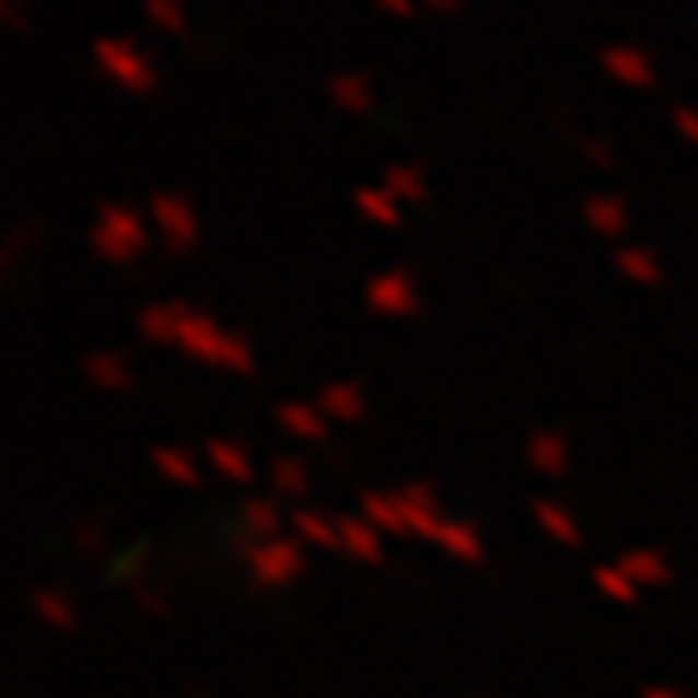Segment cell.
<instances>
[{"label":"cell","mask_w":698,"mask_h":698,"mask_svg":"<svg viewBox=\"0 0 698 698\" xmlns=\"http://www.w3.org/2000/svg\"><path fill=\"white\" fill-rule=\"evenodd\" d=\"M602 63H606L615 77H623V81H631V84L652 81L644 51H636V47H610V51H602Z\"/></svg>","instance_id":"cell-25"},{"label":"cell","mask_w":698,"mask_h":698,"mask_svg":"<svg viewBox=\"0 0 698 698\" xmlns=\"http://www.w3.org/2000/svg\"><path fill=\"white\" fill-rule=\"evenodd\" d=\"M618 568L636 581V585H665L673 577L670 560L656 551V547H640V551H627L623 560H618Z\"/></svg>","instance_id":"cell-15"},{"label":"cell","mask_w":698,"mask_h":698,"mask_svg":"<svg viewBox=\"0 0 698 698\" xmlns=\"http://www.w3.org/2000/svg\"><path fill=\"white\" fill-rule=\"evenodd\" d=\"M379 4H387V9H396V13H404V9H408V0H379Z\"/></svg>","instance_id":"cell-39"},{"label":"cell","mask_w":698,"mask_h":698,"mask_svg":"<svg viewBox=\"0 0 698 698\" xmlns=\"http://www.w3.org/2000/svg\"><path fill=\"white\" fill-rule=\"evenodd\" d=\"M585 219H590L602 236H618V232L627 228V207H623V198H615V194H593V198H585Z\"/></svg>","instance_id":"cell-20"},{"label":"cell","mask_w":698,"mask_h":698,"mask_svg":"<svg viewBox=\"0 0 698 698\" xmlns=\"http://www.w3.org/2000/svg\"><path fill=\"white\" fill-rule=\"evenodd\" d=\"M177 312L182 303H152L139 312V333L152 346H177Z\"/></svg>","instance_id":"cell-17"},{"label":"cell","mask_w":698,"mask_h":698,"mask_svg":"<svg viewBox=\"0 0 698 698\" xmlns=\"http://www.w3.org/2000/svg\"><path fill=\"white\" fill-rule=\"evenodd\" d=\"M673 118H677V127H682V131H686V135H690V139L698 143V109L677 106V109H673Z\"/></svg>","instance_id":"cell-35"},{"label":"cell","mask_w":698,"mask_h":698,"mask_svg":"<svg viewBox=\"0 0 698 698\" xmlns=\"http://www.w3.org/2000/svg\"><path fill=\"white\" fill-rule=\"evenodd\" d=\"M316 408L328 421H358L367 412V396H362L358 383H328L321 392V400H316Z\"/></svg>","instance_id":"cell-11"},{"label":"cell","mask_w":698,"mask_h":698,"mask_svg":"<svg viewBox=\"0 0 698 698\" xmlns=\"http://www.w3.org/2000/svg\"><path fill=\"white\" fill-rule=\"evenodd\" d=\"M353 202H358V211H362V216L375 219V223H383V228H396V223H400V211H396V198H392L387 189L362 186L358 194H353Z\"/></svg>","instance_id":"cell-27"},{"label":"cell","mask_w":698,"mask_h":698,"mask_svg":"<svg viewBox=\"0 0 698 698\" xmlns=\"http://www.w3.org/2000/svg\"><path fill=\"white\" fill-rule=\"evenodd\" d=\"M143 9H148V18H152L156 26H168V30L182 26V9H177V0H143Z\"/></svg>","instance_id":"cell-32"},{"label":"cell","mask_w":698,"mask_h":698,"mask_svg":"<svg viewBox=\"0 0 698 698\" xmlns=\"http://www.w3.org/2000/svg\"><path fill=\"white\" fill-rule=\"evenodd\" d=\"M84 375H89L93 387H102V392H127L135 383L131 367H127L123 353H89V358H84Z\"/></svg>","instance_id":"cell-12"},{"label":"cell","mask_w":698,"mask_h":698,"mask_svg":"<svg viewBox=\"0 0 698 698\" xmlns=\"http://www.w3.org/2000/svg\"><path fill=\"white\" fill-rule=\"evenodd\" d=\"M328 93L349 109H367V84L358 72H337L333 81H328Z\"/></svg>","instance_id":"cell-30"},{"label":"cell","mask_w":698,"mask_h":698,"mask_svg":"<svg viewBox=\"0 0 698 698\" xmlns=\"http://www.w3.org/2000/svg\"><path fill=\"white\" fill-rule=\"evenodd\" d=\"M34 615L43 618V623H51L59 631H68V627H77V610H72V602L63 597V593L55 590H34Z\"/></svg>","instance_id":"cell-26"},{"label":"cell","mask_w":698,"mask_h":698,"mask_svg":"<svg viewBox=\"0 0 698 698\" xmlns=\"http://www.w3.org/2000/svg\"><path fill=\"white\" fill-rule=\"evenodd\" d=\"M531 467H535L538 476H565V467H568V442L560 438V433H551V430H543L531 438Z\"/></svg>","instance_id":"cell-16"},{"label":"cell","mask_w":698,"mask_h":698,"mask_svg":"<svg viewBox=\"0 0 698 698\" xmlns=\"http://www.w3.org/2000/svg\"><path fill=\"white\" fill-rule=\"evenodd\" d=\"M135 602H139V606H143V610H148V615H168V602H164L161 593H152L148 590V585H135Z\"/></svg>","instance_id":"cell-34"},{"label":"cell","mask_w":698,"mask_h":698,"mask_svg":"<svg viewBox=\"0 0 698 698\" xmlns=\"http://www.w3.org/2000/svg\"><path fill=\"white\" fill-rule=\"evenodd\" d=\"M307 467L291 455H278L269 463V488L278 492V497H303L307 492Z\"/></svg>","instance_id":"cell-22"},{"label":"cell","mask_w":698,"mask_h":698,"mask_svg":"<svg viewBox=\"0 0 698 698\" xmlns=\"http://www.w3.org/2000/svg\"><path fill=\"white\" fill-rule=\"evenodd\" d=\"M278 426L287 433H295V438H303V442H324L328 417H324L316 404H282V408H278Z\"/></svg>","instance_id":"cell-13"},{"label":"cell","mask_w":698,"mask_h":698,"mask_svg":"<svg viewBox=\"0 0 698 698\" xmlns=\"http://www.w3.org/2000/svg\"><path fill=\"white\" fill-rule=\"evenodd\" d=\"M535 522L547 531V535L556 538V543H565V547H581V526H577V517L565 510V505H556V501H535Z\"/></svg>","instance_id":"cell-18"},{"label":"cell","mask_w":698,"mask_h":698,"mask_svg":"<svg viewBox=\"0 0 698 698\" xmlns=\"http://www.w3.org/2000/svg\"><path fill=\"white\" fill-rule=\"evenodd\" d=\"M433 543H438L446 556L463 560V565H480V560H484L480 531H476L472 522H442V531L433 535Z\"/></svg>","instance_id":"cell-10"},{"label":"cell","mask_w":698,"mask_h":698,"mask_svg":"<svg viewBox=\"0 0 698 698\" xmlns=\"http://www.w3.org/2000/svg\"><path fill=\"white\" fill-rule=\"evenodd\" d=\"M152 463H156V472H161L164 480L182 484V488H194V484H202L198 476V463L182 451V446H156L152 451Z\"/></svg>","instance_id":"cell-21"},{"label":"cell","mask_w":698,"mask_h":698,"mask_svg":"<svg viewBox=\"0 0 698 698\" xmlns=\"http://www.w3.org/2000/svg\"><path fill=\"white\" fill-rule=\"evenodd\" d=\"M396 501H400L404 510V522H408V535H421V538H433L442 531V505H438V492H433V484L426 480H412L396 488Z\"/></svg>","instance_id":"cell-4"},{"label":"cell","mask_w":698,"mask_h":698,"mask_svg":"<svg viewBox=\"0 0 698 698\" xmlns=\"http://www.w3.org/2000/svg\"><path fill=\"white\" fill-rule=\"evenodd\" d=\"M430 4H438V9H455V0H430Z\"/></svg>","instance_id":"cell-40"},{"label":"cell","mask_w":698,"mask_h":698,"mask_svg":"<svg viewBox=\"0 0 698 698\" xmlns=\"http://www.w3.org/2000/svg\"><path fill=\"white\" fill-rule=\"evenodd\" d=\"M581 148H585V156H593V161L610 164V148H606L602 139H581Z\"/></svg>","instance_id":"cell-36"},{"label":"cell","mask_w":698,"mask_h":698,"mask_svg":"<svg viewBox=\"0 0 698 698\" xmlns=\"http://www.w3.org/2000/svg\"><path fill=\"white\" fill-rule=\"evenodd\" d=\"M362 517L375 526L379 535H408V522H404V510L396 501V492H362Z\"/></svg>","instance_id":"cell-14"},{"label":"cell","mask_w":698,"mask_h":698,"mask_svg":"<svg viewBox=\"0 0 698 698\" xmlns=\"http://www.w3.org/2000/svg\"><path fill=\"white\" fill-rule=\"evenodd\" d=\"M644 698H686V695H677V690H670V686H648Z\"/></svg>","instance_id":"cell-38"},{"label":"cell","mask_w":698,"mask_h":698,"mask_svg":"<svg viewBox=\"0 0 698 698\" xmlns=\"http://www.w3.org/2000/svg\"><path fill=\"white\" fill-rule=\"evenodd\" d=\"M152 216H156V228L164 232V241L168 248H177V253H186L194 236H198V223H194V211H189V202L182 194H152Z\"/></svg>","instance_id":"cell-6"},{"label":"cell","mask_w":698,"mask_h":698,"mask_svg":"<svg viewBox=\"0 0 698 698\" xmlns=\"http://www.w3.org/2000/svg\"><path fill=\"white\" fill-rule=\"evenodd\" d=\"M295 535H299V543H307V547H328V551H337V547H341L337 522L321 510H299L295 513Z\"/></svg>","instance_id":"cell-19"},{"label":"cell","mask_w":698,"mask_h":698,"mask_svg":"<svg viewBox=\"0 0 698 698\" xmlns=\"http://www.w3.org/2000/svg\"><path fill=\"white\" fill-rule=\"evenodd\" d=\"M236 543H241L244 565L253 568V581L261 590H282L303 572V543L299 538H261V543H253L248 531H244Z\"/></svg>","instance_id":"cell-2"},{"label":"cell","mask_w":698,"mask_h":698,"mask_svg":"<svg viewBox=\"0 0 698 698\" xmlns=\"http://www.w3.org/2000/svg\"><path fill=\"white\" fill-rule=\"evenodd\" d=\"M593 585L606 593L610 602H636L640 597V585L623 572L618 565H602V568H593Z\"/></svg>","instance_id":"cell-28"},{"label":"cell","mask_w":698,"mask_h":698,"mask_svg":"<svg viewBox=\"0 0 698 698\" xmlns=\"http://www.w3.org/2000/svg\"><path fill=\"white\" fill-rule=\"evenodd\" d=\"M77 547L89 551V556H97V551H106V526H102V517H89L77 526Z\"/></svg>","instance_id":"cell-31"},{"label":"cell","mask_w":698,"mask_h":698,"mask_svg":"<svg viewBox=\"0 0 698 698\" xmlns=\"http://www.w3.org/2000/svg\"><path fill=\"white\" fill-rule=\"evenodd\" d=\"M207 463L216 467L219 480H232V484L253 480V458H248V451H244L241 442H232V438L207 442Z\"/></svg>","instance_id":"cell-9"},{"label":"cell","mask_w":698,"mask_h":698,"mask_svg":"<svg viewBox=\"0 0 698 698\" xmlns=\"http://www.w3.org/2000/svg\"><path fill=\"white\" fill-rule=\"evenodd\" d=\"M241 522H244V531H248V535H261V538H278V531H282V513H278V505H274L269 497H253V501H244Z\"/></svg>","instance_id":"cell-23"},{"label":"cell","mask_w":698,"mask_h":698,"mask_svg":"<svg viewBox=\"0 0 698 698\" xmlns=\"http://www.w3.org/2000/svg\"><path fill=\"white\" fill-rule=\"evenodd\" d=\"M615 266L631 278V282H644V287H656L661 282V266H656V257L640 248V244H627V248H618L615 253Z\"/></svg>","instance_id":"cell-24"},{"label":"cell","mask_w":698,"mask_h":698,"mask_svg":"<svg viewBox=\"0 0 698 698\" xmlns=\"http://www.w3.org/2000/svg\"><path fill=\"white\" fill-rule=\"evenodd\" d=\"M93 248L106 257V261H131L143 248V223L131 207H118V202H106L97 207V223H93Z\"/></svg>","instance_id":"cell-3"},{"label":"cell","mask_w":698,"mask_h":698,"mask_svg":"<svg viewBox=\"0 0 698 698\" xmlns=\"http://www.w3.org/2000/svg\"><path fill=\"white\" fill-rule=\"evenodd\" d=\"M0 18H4L9 26H22V4H18V0H0Z\"/></svg>","instance_id":"cell-37"},{"label":"cell","mask_w":698,"mask_h":698,"mask_svg":"<svg viewBox=\"0 0 698 698\" xmlns=\"http://www.w3.org/2000/svg\"><path fill=\"white\" fill-rule=\"evenodd\" d=\"M177 349L198 358V362H207V367H223L232 375H253L257 371L253 349H248L244 337L223 333L202 307H186V303L177 312Z\"/></svg>","instance_id":"cell-1"},{"label":"cell","mask_w":698,"mask_h":698,"mask_svg":"<svg viewBox=\"0 0 698 698\" xmlns=\"http://www.w3.org/2000/svg\"><path fill=\"white\" fill-rule=\"evenodd\" d=\"M30 236H34V223H18V228L4 236V248H0V266H13V257L26 248Z\"/></svg>","instance_id":"cell-33"},{"label":"cell","mask_w":698,"mask_h":698,"mask_svg":"<svg viewBox=\"0 0 698 698\" xmlns=\"http://www.w3.org/2000/svg\"><path fill=\"white\" fill-rule=\"evenodd\" d=\"M367 303L375 312H383V316H412L417 312V287H412V278L404 269H387V274L371 278Z\"/></svg>","instance_id":"cell-7"},{"label":"cell","mask_w":698,"mask_h":698,"mask_svg":"<svg viewBox=\"0 0 698 698\" xmlns=\"http://www.w3.org/2000/svg\"><path fill=\"white\" fill-rule=\"evenodd\" d=\"M383 177H387V194H392V198H404V202H417V198H421V173H417L412 164H392Z\"/></svg>","instance_id":"cell-29"},{"label":"cell","mask_w":698,"mask_h":698,"mask_svg":"<svg viewBox=\"0 0 698 698\" xmlns=\"http://www.w3.org/2000/svg\"><path fill=\"white\" fill-rule=\"evenodd\" d=\"M97 63L106 68L114 81H123L127 89H152V68L139 51H131L123 38H97L93 43Z\"/></svg>","instance_id":"cell-5"},{"label":"cell","mask_w":698,"mask_h":698,"mask_svg":"<svg viewBox=\"0 0 698 698\" xmlns=\"http://www.w3.org/2000/svg\"><path fill=\"white\" fill-rule=\"evenodd\" d=\"M337 535H341V551L362 560V565H379L383 560V543L379 531L367 517H337Z\"/></svg>","instance_id":"cell-8"}]
</instances>
